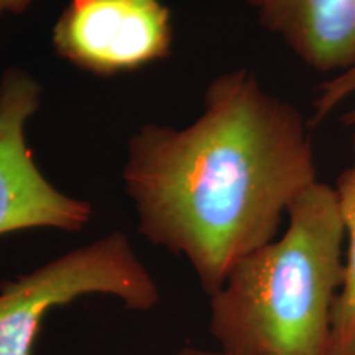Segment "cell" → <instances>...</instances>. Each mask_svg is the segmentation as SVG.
I'll use <instances>...</instances> for the list:
<instances>
[{
    "instance_id": "6da1fadb",
    "label": "cell",
    "mask_w": 355,
    "mask_h": 355,
    "mask_svg": "<svg viewBox=\"0 0 355 355\" xmlns=\"http://www.w3.org/2000/svg\"><path fill=\"white\" fill-rule=\"evenodd\" d=\"M122 176L139 232L183 257L207 296L278 237L293 202L319 181L303 115L245 68L207 86L188 127H140Z\"/></svg>"
},
{
    "instance_id": "7a4b0ae2",
    "label": "cell",
    "mask_w": 355,
    "mask_h": 355,
    "mask_svg": "<svg viewBox=\"0 0 355 355\" xmlns=\"http://www.w3.org/2000/svg\"><path fill=\"white\" fill-rule=\"evenodd\" d=\"M286 229L234 266L209 296L207 329L230 355H331L345 234L334 188L314 183Z\"/></svg>"
},
{
    "instance_id": "3957f363",
    "label": "cell",
    "mask_w": 355,
    "mask_h": 355,
    "mask_svg": "<svg viewBox=\"0 0 355 355\" xmlns=\"http://www.w3.org/2000/svg\"><path fill=\"white\" fill-rule=\"evenodd\" d=\"M110 296L132 311H152L157 282L123 232L84 243L0 286V355H32L48 313L84 296Z\"/></svg>"
},
{
    "instance_id": "277c9868",
    "label": "cell",
    "mask_w": 355,
    "mask_h": 355,
    "mask_svg": "<svg viewBox=\"0 0 355 355\" xmlns=\"http://www.w3.org/2000/svg\"><path fill=\"white\" fill-rule=\"evenodd\" d=\"M42 94L28 71L8 68L0 78V237L30 229L79 232L91 222V204L58 189L26 141Z\"/></svg>"
},
{
    "instance_id": "5b68a950",
    "label": "cell",
    "mask_w": 355,
    "mask_h": 355,
    "mask_svg": "<svg viewBox=\"0 0 355 355\" xmlns=\"http://www.w3.org/2000/svg\"><path fill=\"white\" fill-rule=\"evenodd\" d=\"M56 55L94 76H119L165 60L173 26L159 0H69L53 26Z\"/></svg>"
},
{
    "instance_id": "8992f818",
    "label": "cell",
    "mask_w": 355,
    "mask_h": 355,
    "mask_svg": "<svg viewBox=\"0 0 355 355\" xmlns=\"http://www.w3.org/2000/svg\"><path fill=\"white\" fill-rule=\"evenodd\" d=\"M260 21L322 73L355 64V0H261Z\"/></svg>"
},
{
    "instance_id": "52a82bcc",
    "label": "cell",
    "mask_w": 355,
    "mask_h": 355,
    "mask_svg": "<svg viewBox=\"0 0 355 355\" xmlns=\"http://www.w3.org/2000/svg\"><path fill=\"white\" fill-rule=\"evenodd\" d=\"M337 211L345 234L344 282L332 316L331 355H350L355 350V132L352 159L334 186Z\"/></svg>"
},
{
    "instance_id": "ba28073f",
    "label": "cell",
    "mask_w": 355,
    "mask_h": 355,
    "mask_svg": "<svg viewBox=\"0 0 355 355\" xmlns=\"http://www.w3.org/2000/svg\"><path fill=\"white\" fill-rule=\"evenodd\" d=\"M352 94H355V64L321 84L319 96L313 105V122L324 121L327 115L334 112L340 102ZM343 122L349 127H355V105L343 115Z\"/></svg>"
},
{
    "instance_id": "9c48e42d",
    "label": "cell",
    "mask_w": 355,
    "mask_h": 355,
    "mask_svg": "<svg viewBox=\"0 0 355 355\" xmlns=\"http://www.w3.org/2000/svg\"><path fill=\"white\" fill-rule=\"evenodd\" d=\"M32 0H0V19L6 15H19L30 7Z\"/></svg>"
},
{
    "instance_id": "30bf717a",
    "label": "cell",
    "mask_w": 355,
    "mask_h": 355,
    "mask_svg": "<svg viewBox=\"0 0 355 355\" xmlns=\"http://www.w3.org/2000/svg\"><path fill=\"white\" fill-rule=\"evenodd\" d=\"M176 355H230L220 349H202L196 347V345H186V347L180 349Z\"/></svg>"
},
{
    "instance_id": "8fae6325",
    "label": "cell",
    "mask_w": 355,
    "mask_h": 355,
    "mask_svg": "<svg viewBox=\"0 0 355 355\" xmlns=\"http://www.w3.org/2000/svg\"><path fill=\"white\" fill-rule=\"evenodd\" d=\"M250 2H252V3H254V6L257 7V6H259V3L261 2V0H250Z\"/></svg>"
},
{
    "instance_id": "7c38bea8",
    "label": "cell",
    "mask_w": 355,
    "mask_h": 355,
    "mask_svg": "<svg viewBox=\"0 0 355 355\" xmlns=\"http://www.w3.org/2000/svg\"><path fill=\"white\" fill-rule=\"evenodd\" d=\"M350 355H355V350H354V352H352V354H350Z\"/></svg>"
}]
</instances>
